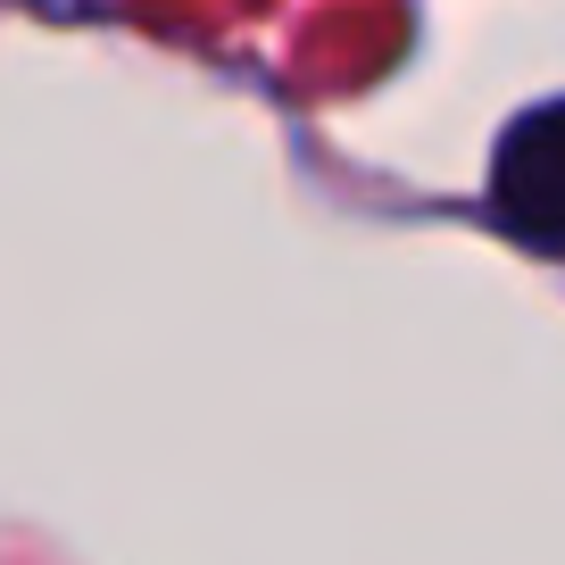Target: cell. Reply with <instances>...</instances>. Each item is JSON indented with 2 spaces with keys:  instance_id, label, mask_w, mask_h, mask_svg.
<instances>
[{
  "instance_id": "cell-1",
  "label": "cell",
  "mask_w": 565,
  "mask_h": 565,
  "mask_svg": "<svg viewBox=\"0 0 565 565\" xmlns=\"http://www.w3.org/2000/svg\"><path fill=\"white\" fill-rule=\"evenodd\" d=\"M491 216L524 249H565V100L524 108V117L499 134Z\"/></svg>"
}]
</instances>
